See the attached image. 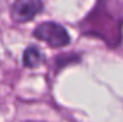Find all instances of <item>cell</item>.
Here are the masks:
<instances>
[{"instance_id":"6da1fadb","label":"cell","mask_w":123,"mask_h":122,"mask_svg":"<svg viewBox=\"0 0 123 122\" xmlns=\"http://www.w3.org/2000/svg\"><path fill=\"white\" fill-rule=\"evenodd\" d=\"M34 37L46 42L51 47H62L71 42V37L67 29L54 21H46L39 24L34 29Z\"/></svg>"},{"instance_id":"7a4b0ae2","label":"cell","mask_w":123,"mask_h":122,"mask_svg":"<svg viewBox=\"0 0 123 122\" xmlns=\"http://www.w3.org/2000/svg\"><path fill=\"white\" fill-rule=\"evenodd\" d=\"M43 4L37 0H20L12 5L11 14L16 22H26L41 13Z\"/></svg>"},{"instance_id":"3957f363","label":"cell","mask_w":123,"mask_h":122,"mask_svg":"<svg viewBox=\"0 0 123 122\" xmlns=\"http://www.w3.org/2000/svg\"><path fill=\"white\" fill-rule=\"evenodd\" d=\"M45 60L43 53L37 47V46H29L24 51V57H22V62H24L25 67H37Z\"/></svg>"}]
</instances>
